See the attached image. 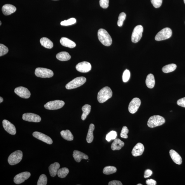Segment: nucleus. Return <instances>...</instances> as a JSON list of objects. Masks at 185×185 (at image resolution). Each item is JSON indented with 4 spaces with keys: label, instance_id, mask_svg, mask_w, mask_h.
I'll return each mask as SVG.
<instances>
[{
    "label": "nucleus",
    "instance_id": "nucleus-1",
    "mask_svg": "<svg viewBox=\"0 0 185 185\" xmlns=\"http://www.w3.org/2000/svg\"><path fill=\"white\" fill-rule=\"evenodd\" d=\"M97 34L98 39L103 45L106 46L111 45L112 43L111 37L106 30L100 29Z\"/></svg>",
    "mask_w": 185,
    "mask_h": 185
},
{
    "label": "nucleus",
    "instance_id": "nucleus-2",
    "mask_svg": "<svg viewBox=\"0 0 185 185\" xmlns=\"http://www.w3.org/2000/svg\"><path fill=\"white\" fill-rule=\"evenodd\" d=\"M112 95L111 88L106 86L100 90L97 95V100L100 103H103L111 98Z\"/></svg>",
    "mask_w": 185,
    "mask_h": 185
},
{
    "label": "nucleus",
    "instance_id": "nucleus-3",
    "mask_svg": "<svg viewBox=\"0 0 185 185\" xmlns=\"http://www.w3.org/2000/svg\"><path fill=\"white\" fill-rule=\"evenodd\" d=\"M165 122L164 118L159 115H154L150 117L147 122V126L149 128H153L161 126Z\"/></svg>",
    "mask_w": 185,
    "mask_h": 185
},
{
    "label": "nucleus",
    "instance_id": "nucleus-4",
    "mask_svg": "<svg viewBox=\"0 0 185 185\" xmlns=\"http://www.w3.org/2000/svg\"><path fill=\"white\" fill-rule=\"evenodd\" d=\"M86 78L83 77H77L68 83L65 88L68 90H71L80 87L85 83Z\"/></svg>",
    "mask_w": 185,
    "mask_h": 185
},
{
    "label": "nucleus",
    "instance_id": "nucleus-5",
    "mask_svg": "<svg viewBox=\"0 0 185 185\" xmlns=\"http://www.w3.org/2000/svg\"><path fill=\"white\" fill-rule=\"evenodd\" d=\"M23 157V153L22 151L18 150L13 152L9 156L8 161L11 165L17 164L22 160Z\"/></svg>",
    "mask_w": 185,
    "mask_h": 185
},
{
    "label": "nucleus",
    "instance_id": "nucleus-6",
    "mask_svg": "<svg viewBox=\"0 0 185 185\" xmlns=\"http://www.w3.org/2000/svg\"><path fill=\"white\" fill-rule=\"evenodd\" d=\"M35 74L37 77L41 78H50L53 76L52 70L43 68H37L35 70Z\"/></svg>",
    "mask_w": 185,
    "mask_h": 185
},
{
    "label": "nucleus",
    "instance_id": "nucleus-7",
    "mask_svg": "<svg viewBox=\"0 0 185 185\" xmlns=\"http://www.w3.org/2000/svg\"><path fill=\"white\" fill-rule=\"evenodd\" d=\"M172 31L169 28H164L157 34L155 39L157 41L164 40L170 38L172 36Z\"/></svg>",
    "mask_w": 185,
    "mask_h": 185
},
{
    "label": "nucleus",
    "instance_id": "nucleus-8",
    "mask_svg": "<svg viewBox=\"0 0 185 185\" xmlns=\"http://www.w3.org/2000/svg\"><path fill=\"white\" fill-rule=\"evenodd\" d=\"M143 28L141 25H138L134 28L132 36L133 43H137L140 41L142 36Z\"/></svg>",
    "mask_w": 185,
    "mask_h": 185
},
{
    "label": "nucleus",
    "instance_id": "nucleus-9",
    "mask_svg": "<svg viewBox=\"0 0 185 185\" xmlns=\"http://www.w3.org/2000/svg\"><path fill=\"white\" fill-rule=\"evenodd\" d=\"M65 104V102L62 100H55L47 103L44 105V107L48 110H57L61 108L64 106Z\"/></svg>",
    "mask_w": 185,
    "mask_h": 185
},
{
    "label": "nucleus",
    "instance_id": "nucleus-10",
    "mask_svg": "<svg viewBox=\"0 0 185 185\" xmlns=\"http://www.w3.org/2000/svg\"><path fill=\"white\" fill-rule=\"evenodd\" d=\"M141 104V101L139 98H134L130 102L128 107V110L130 113L134 114L139 109Z\"/></svg>",
    "mask_w": 185,
    "mask_h": 185
},
{
    "label": "nucleus",
    "instance_id": "nucleus-11",
    "mask_svg": "<svg viewBox=\"0 0 185 185\" xmlns=\"http://www.w3.org/2000/svg\"><path fill=\"white\" fill-rule=\"evenodd\" d=\"M15 92L20 97L26 99L29 98L31 96V93L29 90L22 86L16 88L15 90Z\"/></svg>",
    "mask_w": 185,
    "mask_h": 185
},
{
    "label": "nucleus",
    "instance_id": "nucleus-12",
    "mask_svg": "<svg viewBox=\"0 0 185 185\" xmlns=\"http://www.w3.org/2000/svg\"><path fill=\"white\" fill-rule=\"evenodd\" d=\"M30 176L31 174L29 172H24L20 173L14 177V182L16 184H20L29 179Z\"/></svg>",
    "mask_w": 185,
    "mask_h": 185
},
{
    "label": "nucleus",
    "instance_id": "nucleus-13",
    "mask_svg": "<svg viewBox=\"0 0 185 185\" xmlns=\"http://www.w3.org/2000/svg\"><path fill=\"white\" fill-rule=\"evenodd\" d=\"M91 68L92 66L90 63L86 62H79L76 66L77 71L82 73H87L90 71Z\"/></svg>",
    "mask_w": 185,
    "mask_h": 185
},
{
    "label": "nucleus",
    "instance_id": "nucleus-14",
    "mask_svg": "<svg viewBox=\"0 0 185 185\" xmlns=\"http://www.w3.org/2000/svg\"><path fill=\"white\" fill-rule=\"evenodd\" d=\"M22 119L25 121L34 123H39L41 120L40 117L36 114L32 113L23 114Z\"/></svg>",
    "mask_w": 185,
    "mask_h": 185
},
{
    "label": "nucleus",
    "instance_id": "nucleus-15",
    "mask_svg": "<svg viewBox=\"0 0 185 185\" xmlns=\"http://www.w3.org/2000/svg\"><path fill=\"white\" fill-rule=\"evenodd\" d=\"M33 135L36 139L42 140L48 144H51L53 143V141L51 138L43 134V133L36 132L33 133Z\"/></svg>",
    "mask_w": 185,
    "mask_h": 185
},
{
    "label": "nucleus",
    "instance_id": "nucleus-16",
    "mask_svg": "<svg viewBox=\"0 0 185 185\" xmlns=\"http://www.w3.org/2000/svg\"><path fill=\"white\" fill-rule=\"evenodd\" d=\"M3 126L4 129L9 134L13 135L16 134V130L15 126L10 122L6 120H3Z\"/></svg>",
    "mask_w": 185,
    "mask_h": 185
},
{
    "label": "nucleus",
    "instance_id": "nucleus-17",
    "mask_svg": "<svg viewBox=\"0 0 185 185\" xmlns=\"http://www.w3.org/2000/svg\"><path fill=\"white\" fill-rule=\"evenodd\" d=\"M144 150L143 145L139 143L133 147L132 151V154L133 156L137 157L141 155Z\"/></svg>",
    "mask_w": 185,
    "mask_h": 185
},
{
    "label": "nucleus",
    "instance_id": "nucleus-18",
    "mask_svg": "<svg viewBox=\"0 0 185 185\" xmlns=\"http://www.w3.org/2000/svg\"><path fill=\"white\" fill-rule=\"evenodd\" d=\"M16 7L12 4H7L2 7V11L4 15L8 16L11 15L16 11Z\"/></svg>",
    "mask_w": 185,
    "mask_h": 185
},
{
    "label": "nucleus",
    "instance_id": "nucleus-19",
    "mask_svg": "<svg viewBox=\"0 0 185 185\" xmlns=\"http://www.w3.org/2000/svg\"><path fill=\"white\" fill-rule=\"evenodd\" d=\"M171 158L174 162L178 165L181 164L182 159L179 154L173 149L170 150L169 151Z\"/></svg>",
    "mask_w": 185,
    "mask_h": 185
},
{
    "label": "nucleus",
    "instance_id": "nucleus-20",
    "mask_svg": "<svg viewBox=\"0 0 185 185\" xmlns=\"http://www.w3.org/2000/svg\"><path fill=\"white\" fill-rule=\"evenodd\" d=\"M73 157L76 162H80L82 160H88V157L86 155L80 151L75 150L73 154Z\"/></svg>",
    "mask_w": 185,
    "mask_h": 185
},
{
    "label": "nucleus",
    "instance_id": "nucleus-21",
    "mask_svg": "<svg viewBox=\"0 0 185 185\" xmlns=\"http://www.w3.org/2000/svg\"><path fill=\"white\" fill-rule=\"evenodd\" d=\"M60 42L62 45L66 47L72 48L76 46V44L74 42L66 37H62L60 39Z\"/></svg>",
    "mask_w": 185,
    "mask_h": 185
},
{
    "label": "nucleus",
    "instance_id": "nucleus-22",
    "mask_svg": "<svg viewBox=\"0 0 185 185\" xmlns=\"http://www.w3.org/2000/svg\"><path fill=\"white\" fill-rule=\"evenodd\" d=\"M60 167L59 163L56 162L51 164L49 167L50 174L52 177H54L57 174L58 170Z\"/></svg>",
    "mask_w": 185,
    "mask_h": 185
},
{
    "label": "nucleus",
    "instance_id": "nucleus-23",
    "mask_svg": "<svg viewBox=\"0 0 185 185\" xmlns=\"http://www.w3.org/2000/svg\"><path fill=\"white\" fill-rule=\"evenodd\" d=\"M124 145V143L120 139H115L111 145V149L113 151L120 150Z\"/></svg>",
    "mask_w": 185,
    "mask_h": 185
},
{
    "label": "nucleus",
    "instance_id": "nucleus-24",
    "mask_svg": "<svg viewBox=\"0 0 185 185\" xmlns=\"http://www.w3.org/2000/svg\"><path fill=\"white\" fill-rule=\"evenodd\" d=\"M95 129V126L93 124H91L88 130L86 141L88 143H90L93 141L94 139L93 132Z\"/></svg>",
    "mask_w": 185,
    "mask_h": 185
},
{
    "label": "nucleus",
    "instance_id": "nucleus-25",
    "mask_svg": "<svg viewBox=\"0 0 185 185\" xmlns=\"http://www.w3.org/2000/svg\"><path fill=\"white\" fill-rule=\"evenodd\" d=\"M56 57L58 60L62 61L68 60L71 58V56L69 54L65 51H62L58 53L56 55Z\"/></svg>",
    "mask_w": 185,
    "mask_h": 185
},
{
    "label": "nucleus",
    "instance_id": "nucleus-26",
    "mask_svg": "<svg viewBox=\"0 0 185 185\" xmlns=\"http://www.w3.org/2000/svg\"><path fill=\"white\" fill-rule=\"evenodd\" d=\"M41 44L42 46L47 48L51 49L53 46V44L52 41L46 37H43L40 40Z\"/></svg>",
    "mask_w": 185,
    "mask_h": 185
},
{
    "label": "nucleus",
    "instance_id": "nucleus-27",
    "mask_svg": "<svg viewBox=\"0 0 185 185\" xmlns=\"http://www.w3.org/2000/svg\"><path fill=\"white\" fill-rule=\"evenodd\" d=\"M155 79L153 74H149L147 76L146 80V84L147 87L152 88L155 85Z\"/></svg>",
    "mask_w": 185,
    "mask_h": 185
},
{
    "label": "nucleus",
    "instance_id": "nucleus-28",
    "mask_svg": "<svg viewBox=\"0 0 185 185\" xmlns=\"http://www.w3.org/2000/svg\"><path fill=\"white\" fill-rule=\"evenodd\" d=\"M91 108L90 105L88 104L84 105L82 107V109L83 111V114L81 116L82 120H85L89 114L90 113Z\"/></svg>",
    "mask_w": 185,
    "mask_h": 185
},
{
    "label": "nucleus",
    "instance_id": "nucleus-29",
    "mask_svg": "<svg viewBox=\"0 0 185 185\" xmlns=\"http://www.w3.org/2000/svg\"><path fill=\"white\" fill-rule=\"evenodd\" d=\"M62 137L65 140L71 141L74 140V136L70 131L68 130H63L60 132Z\"/></svg>",
    "mask_w": 185,
    "mask_h": 185
},
{
    "label": "nucleus",
    "instance_id": "nucleus-30",
    "mask_svg": "<svg viewBox=\"0 0 185 185\" xmlns=\"http://www.w3.org/2000/svg\"><path fill=\"white\" fill-rule=\"evenodd\" d=\"M177 65L175 64H170L164 66L162 69L164 73H168L175 71L177 68Z\"/></svg>",
    "mask_w": 185,
    "mask_h": 185
},
{
    "label": "nucleus",
    "instance_id": "nucleus-31",
    "mask_svg": "<svg viewBox=\"0 0 185 185\" xmlns=\"http://www.w3.org/2000/svg\"><path fill=\"white\" fill-rule=\"evenodd\" d=\"M117 168L114 166H108L105 167L103 172L105 175H109L114 174L117 172Z\"/></svg>",
    "mask_w": 185,
    "mask_h": 185
},
{
    "label": "nucleus",
    "instance_id": "nucleus-32",
    "mask_svg": "<svg viewBox=\"0 0 185 185\" xmlns=\"http://www.w3.org/2000/svg\"><path fill=\"white\" fill-rule=\"evenodd\" d=\"M69 172L68 169L65 167L62 168L58 170L57 172L58 176L61 178H64L67 176Z\"/></svg>",
    "mask_w": 185,
    "mask_h": 185
},
{
    "label": "nucleus",
    "instance_id": "nucleus-33",
    "mask_svg": "<svg viewBox=\"0 0 185 185\" xmlns=\"http://www.w3.org/2000/svg\"><path fill=\"white\" fill-rule=\"evenodd\" d=\"M117 133L115 131H112L108 133L106 136V139L108 142H109L111 140H115L117 137Z\"/></svg>",
    "mask_w": 185,
    "mask_h": 185
},
{
    "label": "nucleus",
    "instance_id": "nucleus-34",
    "mask_svg": "<svg viewBox=\"0 0 185 185\" xmlns=\"http://www.w3.org/2000/svg\"><path fill=\"white\" fill-rule=\"evenodd\" d=\"M48 178L45 175L42 174L39 177L37 185H46L47 184Z\"/></svg>",
    "mask_w": 185,
    "mask_h": 185
},
{
    "label": "nucleus",
    "instance_id": "nucleus-35",
    "mask_svg": "<svg viewBox=\"0 0 185 185\" xmlns=\"http://www.w3.org/2000/svg\"><path fill=\"white\" fill-rule=\"evenodd\" d=\"M76 22V20L74 18H71L68 20H65L61 22V25L62 26H69L75 24Z\"/></svg>",
    "mask_w": 185,
    "mask_h": 185
},
{
    "label": "nucleus",
    "instance_id": "nucleus-36",
    "mask_svg": "<svg viewBox=\"0 0 185 185\" xmlns=\"http://www.w3.org/2000/svg\"><path fill=\"white\" fill-rule=\"evenodd\" d=\"M126 17V15L125 13L123 12L120 14L119 16L117 22V25L119 27L122 26L124 21L125 20Z\"/></svg>",
    "mask_w": 185,
    "mask_h": 185
},
{
    "label": "nucleus",
    "instance_id": "nucleus-37",
    "mask_svg": "<svg viewBox=\"0 0 185 185\" xmlns=\"http://www.w3.org/2000/svg\"><path fill=\"white\" fill-rule=\"evenodd\" d=\"M130 77V72L129 70L126 69L123 72V80L124 82H126L129 80Z\"/></svg>",
    "mask_w": 185,
    "mask_h": 185
},
{
    "label": "nucleus",
    "instance_id": "nucleus-38",
    "mask_svg": "<svg viewBox=\"0 0 185 185\" xmlns=\"http://www.w3.org/2000/svg\"><path fill=\"white\" fill-rule=\"evenodd\" d=\"M8 49L3 44H0V56L5 55L8 52Z\"/></svg>",
    "mask_w": 185,
    "mask_h": 185
},
{
    "label": "nucleus",
    "instance_id": "nucleus-39",
    "mask_svg": "<svg viewBox=\"0 0 185 185\" xmlns=\"http://www.w3.org/2000/svg\"><path fill=\"white\" fill-rule=\"evenodd\" d=\"M129 132V131L128 128L126 126H124L121 131V137L124 138V139H127L128 138L127 134Z\"/></svg>",
    "mask_w": 185,
    "mask_h": 185
},
{
    "label": "nucleus",
    "instance_id": "nucleus-40",
    "mask_svg": "<svg viewBox=\"0 0 185 185\" xmlns=\"http://www.w3.org/2000/svg\"><path fill=\"white\" fill-rule=\"evenodd\" d=\"M163 0H151L153 5L155 8L160 7L162 4Z\"/></svg>",
    "mask_w": 185,
    "mask_h": 185
},
{
    "label": "nucleus",
    "instance_id": "nucleus-41",
    "mask_svg": "<svg viewBox=\"0 0 185 185\" xmlns=\"http://www.w3.org/2000/svg\"><path fill=\"white\" fill-rule=\"evenodd\" d=\"M109 0H100V4L103 8L106 9L109 6Z\"/></svg>",
    "mask_w": 185,
    "mask_h": 185
},
{
    "label": "nucleus",
    "instance_id": "nucleus-42",
    "mask_svg": "<svg viewBox=\"0 0 185 185\" xmlns=\"http://www.w3.org/2000/svg\"><path fill=\"white\" fill-rule=\"evenodd\" d=\"M177 104L180 106L185 108V97L182 98L178 100Z\"/></svg>",
    "mask_w": 185,
    "mask_h": 185
},
{
    "label": "nucleus",
    "instance_id": "nucleus-43",
    "mask_svg": "<svg viewBox=\"0 0 185 185\" xmlns=\"http://www.w3.org/2000/svg\"><path fill=\"white\" fill-rule=\"evenodd\" d=\"M152 174H153V172H152V170L149 169H147L145 171L144 178H149L151 176Z\"/></svg>",
    "mask_w": 185,
    "mask_h": 185
},
{
    "label": "nucleus",
    "instance_id": "nucleus-44",
    "mask_svg": "<svg viewBox=\"0 0 185 185\" xmlns=\"http://www.w3.org/2000/svg\"><path fill=\"white\" fill-rule=\"evenodd\" d=\"M146 184L148 185H156L157 182L155 180L153 179H149L146 180Z\"/></svg>",
    "mask_w": 185,
    "mask_h": 185
},
{
    "label": "nucleus",
    "instance_id": "nucleus-45",
    "mask_svg": "<svg viewBox=\"0 0 185 185\" xmlns=\"http://www.w3.org/2000/svg\"><path fill=\"white\" fill-rule=\"evenodd\" d=\"M108 184L109 185H122L123 184L120 181L113 180L109 182Z\"/></svg>",
    "mask_w": 185,
    "mask_h": 185
},
{
    "label": "nucleus",
    "instance_id": "nucleus-46",
    "mask_svg": "<svg viewBox=\"0 0 185 185\" xmlns=\"http://www.w3.org/2000/svg\"><path fill=\"white\" fill-rule=\"evenodd\" d=\"M3 98L1 97H0V103H1L3 101Z\"/></svg>",
    "mask_w": 185,
    "mask_h": 185
},
{
    "label": "nucleus",
    "instance_id": "nucleus-47",
    "mask_svg": "<svg viewBox=\"0 0 185 185\" xmlns=\"http://www.w3.org/2000/svg\"><path fill=\"white\" fill-rule=\"evenodd\" d=\"M137 185H142V184H138Z\"/></svg>",
    "mask_w": 185,
    "mask_h": 185
},
{
    "label": "nucleus",
    "instance_id": "nucleus-48",
    "mask_svg": "<svg viewBox=\"0 0 185 185\" xmlns=\"http://www.w3.org/2000/svg\"><path fill=\"white\" fill-rule=\"evenodd\" d=\"M1 25V22H0V25Z\"/></svg>",
    "mask_w": 185,
    "mask_h": 185
},
{
    "label": "nucleus",
    "instance_id": "nucleus-49",
    "mask_svg": "<svg viewBox=\"0 0 185 185\" xmlns=\"http://www.w3.org/2000/svg\"><path fill=\"white\" fill-rule=\"evenodd\" d=\"M184 3L185 4V0H184Z\"/></svg>",
    "mask_w": 185,
    "mask_h": 185
},
{
    "label": "nucleus",
    "instance_id": "nucleus-50",
    "mask_svg": "<svg viewBox=\"0 0 185 185\" xmlns=\"http://www.w3.org/2000/svg\"><path fill=\"white\" fill-rule=\"evenodd\" d=\"M54 1H58V0H54Z\"/></svg>",
    "mask_w": 185,
    "mask_h": 185
}]
</instances>
